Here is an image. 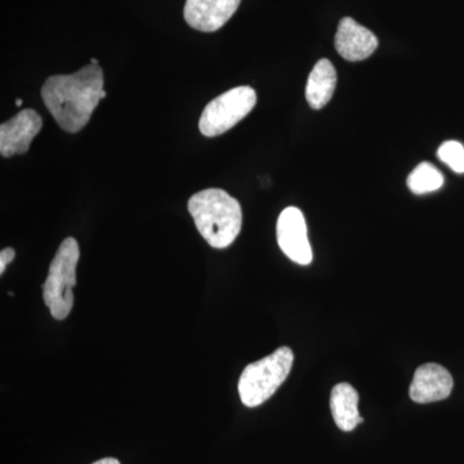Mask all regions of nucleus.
<instances>
[{
  "label": "nucleus",
  "instance_id": "obj_11",
  "mask_svg": "<svg viewBox=\"0 0 464 464\" xmlns=\"http://www.w3.org/2000/svg\"><path fill=\"white\" fill-rule=\"evenodd\" d=\"M331 411L335 424L342 431H353L357 424L364 422V418L359 413V393L350 383L337 384L332 390Z\"/></svg>",
  "mask_w": 464,
  "mask_h": 464
},
{
  "label": "nucleus",
  "instance_id": "obj_16",
  "mask_svg": "<svg viewBox=\"0 0 464 464\" xmlns=\"http://www.w3.org/2000/svg\"><path fill=\"white\" fill-rule=\"evenodd\" d=\"M92 464H121L115 458H103V459L97 460V462Z\"/></svg>",
  "mask_w": 464,
  "mask_h": 464
},
{
  "label": "nucleus",
  "instance_id": "obj_14",
  "mask_svg": "<svg viewBox=\"0 0 464 464\" xmlns=\"http://www.w3.org/2000/svg\"><path fill=\"white\" fill-rule=\"evenodd\" d=\"M438 157L456 173H464V148L462 143L447 141L438 150Z\"/></svg>",
  "mask_w": 464,
  "mask_h": 464
},
{
  "label": "nucleus",
  "instance_id": "obj_4",
  "mask_svg": "<svg viewBox=\"0 0 464 464\" xmlns=\"http://www.w3.org/2000/svg\"><path fill=\"white\" fill-rule=\"evenodd\" d=\"M293 362V351L289 347H280L270 356L246 366L237 386L241 402L248 408H256L267 401L285 382Z\"/></svg>",
  "mask_w": 464,
  "mask_h": 464
},
{
  "label": "nucleus",
  "instance_id": "obj_7",
  "mask_svg": "<svg viewBox=\"0 0 464 464\" xmlns=\"http://www.w3.org/2000/svg\"><path fill=\"white\" fill-rule=\"evenodd\" d=\"M43 121L32 109L24 110L0 125V154L11 158L25 154L32 141L41 132Z\"/></svg>",
  "mask_w": 464,
  "mask_h": 464
},
{
  "label": "nucleus",
  "instance_id": "obj_6",
  "mask_svg": "<svg viewBox=\"0 0 464 464\" xmlns=\"http://www.w3.org/2000/svg\"><path fill=\"white\" fill-rule=\"evenodd\" d=\"M276 237L280 249L293 262L302 266L313 262L306 221L298 208L289 207L283 210L277 219Z\"/></svg>",
  "mask_w": 464,
  "mask_h": 464
},
{
  "label": "nucleus",
  "instance_id": "obj_12",
  "mask_svg": "<svg viewBox=\"0 0 464 464\" xmlns=\"http://www.w3.org/2000/svg\"><path fill=\"white\" fill-rule=\"evenodd\" d=\"M337 87V72L331 61L323 58L314 66L308 76L306 99L308 105L315 110L328 105Z\"/></svg>",
  "mask_w": 464,
  "mask_h": 464
},
{
  "label": "nucleus",
  "instance_id": "obj_5",
  "mask_svg": "<svg viewBox=\"0 0 464 464\" xmlns=\"http://www.w3.org/2000/svg\"><path fill=\"white\" fill-rule=\"evenodd\" d=\"M257 94L252 87H237L210 101L201 112L199 130L206 137L221 136L255 109Z\"/></svg>",
  "mask_w": 464,
  "mask_h": 464
},
{
  "label": "nucleus",
  "instance_id": "obj_17",
  "mask_svg": "<svg viewBox=\"0 0 464 464\" xmlns=\"http://www.w3.org/2000/svg\"><path fill=\"white\" fill-rule=\"evenodd\" d=\"M91 63L92 65H99V61H97L96 58H92Z\"/></svg>",
  "mask_w": 464,
  "mask_h": 464
},
{
  "label": "nucleus",
  "instance_id": "obj_1",
  "mask_svg": "<svg viewBox=\"0 0 464 464\" xmlns=\"http://www.w3.org/2000/svg\"><path fill=\"white\" fill-rule=\"evenodd\" d=\"M42 97L56 123L66 132L78 133L106 97L102 69L90 63L74 74L51 76L43 85Z\"/></svg>",
  "mask_w": 464,
  "mask_h": 464
},
{
  "label": "nucleus",
  "instance_id": "obj_13",
  "mask_svg": "<svg viewBox=\"0 0 464 464\" xmlns=\"http://www.w3.org/2000/svg\"><path fill=\"white\" fill-rule=\"evenodd\" d=\"M444 185V176L431 163H420L409 174L408 188L413 194L423 195L439 190Z\"/></svg>",
  "mask_w": 464,
  "mask_h": 464
},
{
  "label": "nucleus",
  "instance_id": "obj_9",
  "mask_svg": "<svg viewBox=\"0 0 464 464\" xmlns=\"http://www.w3.org/2000/svg\"><path fill=\"white\" fill-rule=\"evenodd\" d=\"M453 386V377L444 366L429 362L415 371L409 395L418 404H429L448 399Z\"/></svg>",
  "mask_w": 464,
  "mask_h": 464
},
{
  "label": "nucleus",
  "instance_id": "obj_10",
  "mask_svg": "<svg viewBox=\"0 0 464 464\" xmlns=\"http://www.w3.org/2000/svg\"><path fill=\"white\" fill-rule=\"evenodd\" d=\"M378 48V38L351 17L342 18L335 34V50L347 61H362Z\"/></svg>",
  "mask_w": 464,
  "mask_h": 464
},
{
  "label": "nucleus",
  "instance_id": "obj_15",
  "mask_svg": "<svg viewBox=\"0 0 464 464\" xmlns=\"http://www.w3.org/2000/svg\"><path fill=\"white\" fill-rule=\"evenodd\" d=\"M16 257V250L14 248H5L0 252V274H5L7 266Z\"/></svg>",
  "mask_w": 464,
  "mask_h": 464
},
{
  "label": "nucleus",
  "instance_id": "obj_8",
  "mask_svg": "<svg viewBox=\"0 0 464 464\" xmlns=\"http://www.w3.org/2000/svg\"><path fill=\"white\" fill-rule=\"evenodd\" d=\"M240 2L241 0H186L183 16L192 29L204 33L217 32L234 16Z\"/></svg>",
  "mask_w": 464,
  "mask_h": 464
},
{
  "label": "nucleus",
  "instance_id": "obj_18",
  "mask_svg": "<svg viewBox=\"0 0 464 464\" xmlns=\"http://www.w3.org/2000/svg\"><path fill=\"white\" fill-rule=\"evenodd\" d=\"M21 105H23V100L18 99V100L16 101V106H18V108H20V106H21Z\"/></svg>",
  "mask_w": 464,
  "mask_h": 464
},
{
  "label": "nucleus",
  "instance_id": "obj_3",
  "mask_svg": "<svg viewBox=\"0 0 464 464\" xmlns=\"http://www.w3.org/2000/svg\"><path fill=\"white\" fill-rule=\"evenodd\" d=\"M79 257L81 250L78 241L74 237H66L51 262L47 279L43 285V299L45 306L50 308L53 319H66L74 306L72 289L76 285Z\"/></svg>",
  "mask_w": 464,
  "mask_h": 464
},
{
  "label": "nucleus",
  "instance_id": "obj_2",
  "mask_svg": "<svg viewBox=\"0 0 464 464\" xmlns=\"http://www.w3.org/2000/svg\"><path fill=\"white\" fill-rule=\"evenodd\" d=\"M188 212L201 237L212 248L230 246L243 225L239 201L221 188H207L192 195Z\"/></svg>",
  "mask_w": 464,
  "mask_h": 464
}]
</instances>
